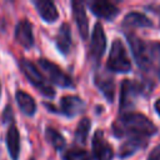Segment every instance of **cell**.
Segmentation results:
<instances>
[{
    "label": "cell",
    "instance_id": "4fadbf2b",
    "mask_svg": "<svg viewBox=\"0 0 160 160\" xmlns=\"http://www.w3.org/2000/svg\"><path fill=\"white\" fill-rule=\"evenodd\" d=\"M148 145V140L146 138H142V136H131L129 138L128 140H125L120 148H119V158L120 159H125V158H129L131 156L132 154H135L138 150L145 148Z\"/></svg>",
    "mask_w": 160,
    "mask_h": 160
},
{
    "label": "cell",
    "instance_id": "8fae6325",
    "mask_svg": "<svg viewBox=\"0 0 160 160\" xmlns=\"http://www.w3.org/2000/svg\"><path fill=\"white\" fill-rule=\"evenodd\" d=\"M71 8H72V15H74L79 34L84 40H86L89 35V21H88L85 6L81 1H72Z\"/></svg>",
    "mask_w": 160,
    "mask_h": 160
},
{
    "label": "cell",
    "instance_id": "ac0fdd59",
    "mask_svg": "<svg viewBox=\"0 0 160 160\" xmlns=\"http://www.w3.org/2000/svg\"><path fill=\"white\" fill-rule=\"evenodd\" d=\"M15 99L18 102V106L20 108V110L28 115V116H32L36 111V102L32 99L31 95H29L28 92L22 91V90H16L15 92Z\"/></svg>",
    "mask_w": 160,
    "mask_h": 160
},
{
    "label": "cell",
    "instance_id": "7c38bea8",
    "mask_svg": "<svg viewBox=\"0 0 160 160\" xmlns=\"http://www.w3.org/2000/svg\"><path fill=\"white\" fill-rule=\"evenodd\" d=\"M15 39L16 41L26 49L34 46V35H32V25L28 20H20L15 26Z\"/></svg>",
    "mask_w": 160,
    "mask_h": 160
},
{
    "label": "cell",
    "instance_id": "d4e9b609",
    "mask_svg": "<svg viewBox=\"0 0 160 160\" xmlns=\"http://www.w3.org/2000/svg\"><path fill=\"white\" fill-rule=\"evenodd\" d=\"M152 46V50H155L158 52V55L160 56V42H155V44H151Z\"/></svg>",
    "mask_w": 160,
    "mask_h": 160
},
{
    "label": "cell",
    "instance_id": "e0dca14e",
    "mask_svg": "<svg viewBox=\"0 0 160 160\" xmlns=\"http://www.w3.org/2000/svg\"><path fill=\"white\" fill-rule=\"evenodd\" d=\"M55 44H56L58 50L62 55H66L69 52L70 46H71V29L68 22H62L60 25L56 39H55Z\"/></svg>",
    "mask_w": 160,
    "mask_h": 160
},
{
    "label": "cell",
    "instance_id": "83f0119b",
    "mask_svg": "<svg viewBox=\"0 0 160 160\" xmlns=\"http://www.w3.org/2000/svg\"><path fill=\"white\" fill-rule=\"evenodd\" d=\"M159 78H160V70H159Z\"/></svg>",
    "mask_w": 160,
    "mask_h": 160
},
{
    "label": "cell",
    "instance_id": "3957f363",
    "mask_svg": "<svg viewBox=\"0 0 160 160\" xmlns=\"http://www.w3.org/2000/svg\"><path fill=\"white\" fill-rule=\"evenodd\" d=\"M106 68L114 72H129L131 70V61L120 39H115L111 44Z\"/></svg>",
    "mask_w": 160,
    "mask_h": 160
},
{
    "label": "cell",
    "instance_id": "d6986e66",
    "mask_svg": "<svg viewBox=\"0 0 160 160\" xmlns=\"http://www.w3.org/2000/svg\"><path fill=\"white\" fill-rule=\"evenodd\" d=\"M122 25L126 28H150L152 26V21L141 12L131 11L125 15Z\"/></svg>",
    "mask_w": 160,
    "mask_h": 160
},
{
    "label": "cell",
    "instance_id": "44dd1931",
    "mask_svg": "<svg viewBox=\"0 0 160 160\" xmlns=\"http://www.w3.org/2000/svg\"><path fill=\"white\" fill-rule=\"evenodd\" d=\"M90 126H91V122H90V119H88V118H82L79 121L76 130H75V134H74V139H75V142L78 145H84L86 142Z\"/></svg>",
    "mask_w": 160,
    "mask_h": 160
},
{
    "label": "cell",
    "instance_id": "ffe728a7",
    "mask_svg": "<svg viewBox=\"0 0 160 160\" xmlns=\"http://www.w3.org/2000/svg\"><path fill=\"white\" fill-rule=\"evenodd\" d=\"M45 139L48 140V142L52 148H55L59 151L65 148V144H66L65 138L56 129H54L51 126H46V129H45Z\"/></svg>",
    "mask_w": 160,
    "mask_h": 160
},
{
    "label": "cell",
    "instance_id": "7a4b0ae2",
    "mask_svg": "<svg viewBox=\"0 0 160 160\" xmlns=\"http://www.w3.org/2000/svg\"><path fill=\"white\" fill-rule=\"evenodd\" d=\"M19 66L21 69V71L24 72V75L26 76V79L30 81V84L45 98L48 99H52L55 96V90L54 88L50 85V82L45 79V76L40 72V70L29 60L26 59H21L19 62Z\"/></svg>",
    "mask_w": 160,
    "mask_h": 160
},
{
    "label": "cell",
    "instance_id": "6da1fadb",
    "mask_svg": "<svg viewBox=\"0 0 160 160\" xmlns=\"http://www.w3.org/2000/svg\"><path fill=\"white\" fill-rule=\"evenodd\" d=\"M156 126L148 116L132 111L124 112L112 124V132L118 138H122L125 135L148 138L156 134Z\"/></svg>",
    "mask_w": 160,
    "mask_h": 160
},
{
    "label": "cell",
    "instance_id": "30bf717a",
    "mask_svg": "<svg viewBox=\"0 0 160 160\" xmlns=\"http://www.w3.org/2000/svg\"><path fill=\"white\" fill-rule=\"evenodd\" d=\"M91 12L100 18V19H105V20H112L118 16L119 14V8L116 5H114L110 1H102V0H94V1H89L88 2Z\"/></svg>",
    "mask_w": 160,
    "mask_h": 160
},
{
    "label": "cell",
    "instance_id": "9c48e42d",
    "mask_svg": "<svg viewBox=\"0 0 160 160\" xmlns=\"http://www.w3.org/2000/svg\"><path fill=\"white\" fill-rule=\"evenodd\" d=\"M85 109V102L81 98L76 95H65L60 99L59 102V112L68 116L74 118Z\"/></svg>",
    "mask_w": 160,
    "mask_h": 160
},
{
    "label": "cell",
    "instance_id": "603a6c76",
    "mask_svg": "<svg viewBox=\"0 0 160 160\" xmlns=\"http://www.w3.org/2000/svg\"><path fill=\"white\" fill-rule=\"evenodd\" d=\"M148 160H160V145L155 146L150 151V154L148 156Z\"/></svg>",
    "mask_w": 160,
    "mask_h": 160
},
{
    "label": "cell",
    "instance_id": "7402d4cb",
    "mask_svg": "<svg viewBox=\"0 0 160 160\" xmlns=\"http://www.w3.org/2000/svg\"><path fill=\"white\" fill-rule=\"evenodd\" d=\"M62 160H92V156L84 149L71 148L62 154Z\"/></svg>",
    "mask_w": 160,
    "mask_h": 160
},
{
    "label": "cell",
    "instance_id": "8992f818",
    "mask_svg": "<svg viewBox=\"0 0 160 160\" xmlns=\"http://www.w3.org/2000/svg\"><path fill=\"white\" fill-rule=\"evenodd\" d=\"M105 49H106V36H105L102 25L98 21L94 25V29L91 32V39H90V48H89L90 60L98 65L105 52Z\"/></svg>",
    "mask_w": 160,
    "mask_h": 160
},
{
    "label": "cell",
    "instance_id": "9a60e30c",
    "mask_svg": "<svg viewBox=\"0 0 160 160\" xmlns=\"http://www.w3.org/2000/svg\"><path fill=\"white\" fill-rule=\"evenodd\" d=\"M6 146L11 160H18L20 154V134L14 121L10 122L6 132Z\"/></svg>",
    "mask_w": 160,
    "mask_h": 160
},
{
    "label": "cell",
    "instance_id": "ba28073f",
    "mask_svg": "<svg viewBox=\"0 0 160 160\" xmlns=\"http://www.w3.org/2000/svg\"><path fill=\"white\" fill-rule=\"evenodd\" d=\"M92 152L96 160H112L114 158V150L112 146L108 142V140L104 136V132L99 129L95 131L92 140Z\"/></svg>",
    "mask_w": 160,
    "mask_h": 160
},
{
    "label": "cell",
    "instance_id": "f1b7e54d",
    "mask_svg": "<svg viewBox=\"0 0 160 160\" xmlns=\"http://www.w3.org/2000/svg\"><path fill=\"white\" fill-rule=\"evenodd\" d=\"M30 160H34V158H31V159H30Z\"/></svg>",
    "mask_w": 160,
    "mask_h": 160
},
{
    "label": "cell",
    "instance_id": "5bb4252c",
    "mask_svg": "<svg viewBox=\"0 0 160 160\" xmlns=\"http://www.w3.org/2000/svg\"><path fill=\"white\" fill-rule=\"evenodd\" d=\"M94 82L98 86V89L102 92L105 99L109 102H112L114 96H115V82H114V79L111 76L106 75V74L98 72L94 76Z\"/></svg>",
    "mask_w": 160,
    "mask_h": 160
},
{
    "label": "cell",
    "instance_id": "5b68a950",
    "mask_svg": "<svg viewBox=\"0 0 160 160\" xmlns=\"http://www.w3.org/2000/svg\"><path fill=\"white\" fill-rule=\"evenodd\" d=\"M38 64H39L40 69L44 70V72L48 75L50 81L54 82L55 85L61 86V88H74L72 78L69 74H66L55 62H52V61H50L45 58H40L38 60Z\"/></svg>",
    "mask_w": 160,
    "mask_h": 160
},
{
    "label": "cell",
    "instance_id": "484cf974",
    "mask_svg": "<svg viewBox=\"0 0 160 160\" xmlns=\"http://www.w3.org/2000/svg\"><path fill=\"white\" fill-rule=\"evenodd\" d=\"M154 106H155L156 112L160 115V99H158V100H156V102H155V105H154Z\"/></svg>",
    "mask_w": 160,
    "mask_h": 160
},
{
    "label": "cell",
    "instance_id": "277c9868",
    "mask_svg": "<svg viewBox=\"0 0 160 160\" xmlns=\"http://www.w3.org/2000/svg\"><path fill=\"white\" fill-rule=\"evenodd\" d=\"M129 46L131 49V52L135 58L136 64L141 68V69H148L151 65V59H152V46L151 44H146L142 39H140L139 36L134 35V34H128L126 35Z\"/></svg>",
    "mask_w": 160,
    "mask_h": 160
},
{
    "label": "cell",
    "instance_id": "52a82bcc",
    "mask_svg": "<svg viewBox=\"0 0 160 160\" xmlns=\"http://www.w3.org/2000/svg\"><path fill=\"white\" fill-rule=\"evenodd\" d=\"M140 92H141L140 84L130 79H124L121 82V90H120V110H126L134 106L135 100Z\"/></svg>",
    "mask_w": 160,
    "mask_h": 160
},
{
    "label": "cell",
    "instance_id": "2e32d148",
    "mask_svg": "<svg viewBox=\"0 0 160 160\" xmlns=\"http://www.w3.org/2000/svg\"><path fill=\"white\" fill-rule=\"evenodd\" d=\"M32 4L35 5L40 18L44 21L54 22L55 20H58L59 12H58V9L52 1H50V0H35V1H32Z\"/></svg>",
    "mask_w": 160,
    "mask_h": 160
},
{
    "label": "cell",
    "instance_id": "cb8c5ba5",
    "mask_svg": "<svg viewBox=\"0 0 160 160\" xmlns=\"http://www.w3.org/2000/svg\"><path fill=\"white\" fill-rule=\"evenodd\" d=\"M2 119H4V121H12V120H14V119H12V109H11V106L8 105V106L5 108Z\"/></svg>",
    "mask_w": 160,
    "mask_h": 160
},
{
    "label": "cell",
    "instance_id": "4316f807",
    "mask_svg": "<svg viewBox=\"0 0 160 160\" xmlns=\"http://www.w3.org/2000/svg\"><path fill=\"white\" fill-rule=\"evenodd\" d=\"M0 94H1V85H0Z\"/></svg>",
    "mask_w": 160,
    "mask_h": 160
}]
</instances>
